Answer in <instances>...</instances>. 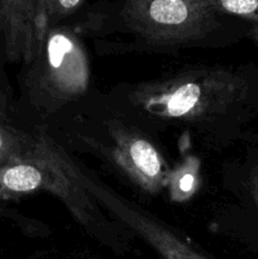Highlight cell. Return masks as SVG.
<instances>
[{"mask_svg": "<svg viewBox=\"0 0 258 259\" xmlns=\"http://www.w3.org/2000/svg\"><path fill=\"white\" fill-rule=\"evenodd\" d=\"M249 77L225 68L190 70L137 85L126 101L144 119L211 131L244 110Z\"/></svg>", "mask_w": 258, "mask_h": 259, "instance_id": "obj_1", "label": "cell"}, {"mask_svg": "<svg viewBox=\"0 0 258 259\" xmlns=\"http://www.w3.org/2000/svg\"><path fill=\"white\" fill-rule=\"evenodd\" d=\"M25 66V93L42 113H52L77 100L89 88L88 53L66 28H50L33 60Z\"/></svg>", "mask_w": 258, "mask_h": 259, "instance_id": "obj_2", "label": "cell"}, {"mask_svg": "<svg viewBox=\"0 0 258 259\" xmlns=\"http://www.w3.org/2000/svg\"><path fill=\"white\" fill-rule=\"evenodd\" d=\"M126 27L154 46L189 45L217 28V14L202 0H124Z\"/></svg>", "mask_w": 258, "mask_h": 259, "instance_id": "obj_3", "label": "cell"}, {"mask_svg": "<svg viewBox=\"0 0 258 259\" xmlns=\"http://www.w3.org/2000/svg\"><path fill=\"white\" fill-rule=\"evenodd\" d=\"M72 167L78 184L95 200L96 204L103 205L133 232L141 235L156 250L161 259H209L182 240L166 225L154 219L152 215L142 211L136 205L118 196L103 182H98V180L86 174L73 162Z\"/></svg>", "mask_w": 258, "mask_h": 259, "instance_id": "obj_4", "label": "cell"}, {"mask_svg": "<svg viewBox=\"0 0 258 259\" xmlns=\"http://www.w3.org/2000/svg\"><path fill=\"white\" fill-rule=\"evenodd\" d=\"M47 32L45 0H0V33L8 60L29 63Z\"/></svg>", "mask_w": 258, "mask_h": 259, "instance_id": "obj_5", "label": "cell"}, {"mask_svg": "<svg viewBox=\"0 0 258 259\" xmlns=\"http://www.w3.org/2000/svg\"><path fill=\"white\" fill-rule=\"evenodd\" d=\"M110 156L132 182L147 192H158L164 182V164L156 147L139 132L123 125L110 128Z\"/></svg>", "mask_w": 258, "mask_h": 259, "instance_id": "obj_6", "label": "cell"}, {"mask_svg": "<svg viewBox=\"0 0 258 259\" xmlns=\"http://www.w3.org/2000/svg\"><path fill=\"white\" fill-rule=\"evenodd\" d=\"M34 141L35 138L0 121V166L10 159L27 154L34 146Z\"/></svg>", "mask_w": 258, "mask_h": 259, "instance_id": "obj_7", "label": "cell"}, {"mask_svg": "<svg viewBox=\"0 0 258 259\" xmlns=\"http://www.w3.org/2000/svg\"><path fill=\"white\" fill-rule=\"evenodd\" d=\"M215 14H229L258 22V0H202Z\"/></svg>", "mask_w": 258, "mask_h": 259, "instance_id": "obj_8", "label": "cell"}, {"mask_svg": "<svg viewBox=\"0 0 258 259\" xmlns=\"http://www.w3.org/2000/svg\"><path fill=\"white\" fill-rule=\"evenodd\" d=\"M82 3L83 0H45L46 22L48 29L56 27L60 20L72 14Z\"/></svg>", "mask_w": 258, "mask_h": 259, "instance_id": "obj_9", "label": "cell"}, {"mask_svg": "<svg viewBox=\"0 0 258 259\" xmlns=\"http://www.w3.org/2000/svg\"><path fill=\"white\" fill-rule=\"evenodd\" d=\"M248 190L258 211V162H253L248 168Z\"/></svg>", "mask_w": 258, "mask_h": 259, "instance_id": "obj_10", "label": "cell"}, {"mask_svg": "<svg viewBox=\"0 0 258 259\" xmlns=\"http://www.w3.org/2000/svg\"><path fill=\"white\" fill-rule=\"evenodd\" d=\"M5 113H7V100L5 96L0 93V121L5 118Z\"/></svg>", "mask_w": 258, "mask_h": 259, "instance_id": "obj_11", "label": "cell"}, {"mask_svg": "<svg viewBox=\"0 0 258 259\" xmlns=\"http://www.w3.org/2000/svg\"><path fill=\"white\" fill-rule=\"evenodd\" d=\"M253 37H254L255 40H258V25L254 28V30H253Z\"/></svg>", "mask_w": 258, "mask_h": 259, "instance_id": "obj_12", "label": "cell"}]
</instances>
